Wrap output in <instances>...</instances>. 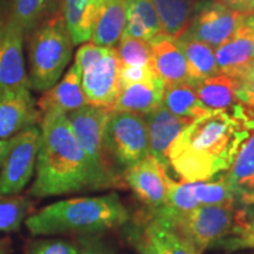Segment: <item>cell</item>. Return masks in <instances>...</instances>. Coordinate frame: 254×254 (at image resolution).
Returning <instances> with one entry per match:
<instances>
[{
  "label": "cell",
  "mask_w": 254,
  "mask_h": 254,
  "mask_svg": "<svg viewBox=\"0 0 254 254\" xmlns=\"http://www.w3.org/2000/svg\"><path fill=\"white\" fill-rule=\"evenodd\" d=\"M254 131V111H211L193 120L171 146L170 167L183 183L207 182L228 171L241 145Z\"/></svg>",
  "instance_id": "1"
},
{
  "label": "cell",
  "mask_w": 254,
  "mask_h": 254,
  "mask_svg": "<svg viewBox=\"0 0 254 254\" xmlns=\"http://www.w3.org/2000/svg\"><path fill=\"white\" fill-rule=\"evenodd\" d=\"M41 142L36 164V179L30 198L94 190L86 154L72 131L66 114L46 112L40 122Z\"/></svg>",
  "instance_id": "2"
},
{
  "label": "cell",
  "mask_w": 254,
  "mask_h": 254,
  "mask_svg": "<svg viewBox=\"0 0 254 254\" xmlns=\"http://www.w3.org/2000/svg\"><path fill=\"white\" fill-rule=\"evenodd\" d=\"M129 213L117 193L60 200L28 215L25 226L33 236L74 233L94 236L123 226Z\"/></svg>",
  "instance_id": "3"
},
{
  "label": "cell",
  "mask_w": 254,
  "mask_h": 254,
  "mask_svg": "<svg viewBox=\"0 0 254 254\" xmlns=\"http://www.w3.org/2000/svg\"><path fill=\"white\" fill-rule=\"evenodd\" d=\"M26 40L30 65L27 85L30 90L44 93L58 82L74 46L62 8L41 21Z\"/></svg>",
  "instance_id": "4"
},
{
  "label": "cell",
  "mask_w": 254,
  "mask_h": 254,
  "mask_svg": "<svg viewBox=\"0 0 254 254\" xmlns=\"http://www.w3.org/2000/svg\"><path fill=\"white\" fill-rule=\"evenodd\" d=\"M147 215L166 222L196 254H201L225 238L236 236L247 221L246 212L238 208L237 204L198 206L185 213H167L157 209L147 212Z\"/></svg>",
  "instance_id": "5"
},
{
  "label": "cell",
  "mask_w": 254,
  "mask_h": 254,
  "mask_svg": "<svg viewBox=\"0 0 254 254\" xmlns=\"http://www.w3.org/2000/svg\"><path fill=\"white\" fill-rule=\"evenodd\" d=\"M104 151L112 172L124 184V173L150 154L144 117L111 111L104 129Z\"/></svg>",
  "instance_id": "6"
},
{
  "label": "cell",
  "mask_w": 254,
  "mask_h": 254,
  "mask_svg": "<svg viewBox=\"0 0 254 254\" xmlns=\"http://www.w3.org/2000/svg\"><path fill=\"white\" fill-rule=\"evenodd\" d=\"M74 63L81 71V87L88 104L112 111L120 92V64L116 49L84 43Z\"/></svg>",
  "instance_id": "7"
},
{
  "label": "cell",
  "mask_w": 254,
  "mask_h": 254,
  "mask_svg": "<svg viewBox=\"0 0 254 254\" xmlns=\"http://www.w3.org/2000/svg\"><path fill=\"white\" fill-rule=\"evenodd\" d=\"M110 112L104 107L86 105L66 114L79 145L86 154L94 190L124 186L111 170L104 151V129Z\"/></svg>",
  "instance_id": "8"
},
{
  "label": "cell",
  "mask_w": 254,
  "mask_h": 254,
  "mask_svg": "<svg viewBox=\"0 0 254 254\" xmlns=\"http://www.w3.org/2000/svg\"><path fill=\"white\" fill-rule=\"evenodd\" d=\"M40 126H31L9 138L7 153L0 173V195H19L36 170L40 148Z\"/></svg>",
  "instance_id": "9"
},
{
  "label": "cell",
  "mask_w": 254,
  "mask_h": 254,
  "mask_svg": "<svg viewBox=\"0 0 254 254\" xmlns=\"http://www.w3.org/2000/svg\"><path fill=\"white\" fill-rule=\"evenodd\" d=\"M246 15L218 0H198L185 36L217 49L236 33Z\"/></svg>",
  "instance_id": "10"
},
{
  "label": "cell",
  "mask_w": 254,
  "mask_h": 254,
  "mask_svg": "<svg viewBox=\"0 0 254 254\" xmlns=\"http://www.w3.org/2000/svg\"><path fill=\"white\" fill-rule=\"evenodd\" d=\"M43 114L27 85L0 88V139H9L40 125Z\"/></svg>",
  "instance_id": "11"
},
{
  "label": "cell",
  "mask_w": 254,
  "mask_h": 254,
  "mask_svg": "<svg viewBox=\"0 0 254 254\" xmlns=\"http://www.w3.org/2000/svg\"><path fill=\"white\" fill-rule=\"evenodd\" d=\"M24 41L23 32L14 23L11 11L0 12V88L27 85Z\"/></svg>",
  "instance_id": "12"
},
{
  "label": "cell",
  "mask_w": 254,
  "mask_h": 254,
  "mask_svg": "<svg viewBox=\"0 0 254 254\" xmlns=\"http://www.w3.org/2000/svg\"><path fill=\"white\" fill-rule=\"evenodd\" d=\"M167 177L166 168L148 154L127 170L123 180L151 212L163 207L166 202Z\"/></svg>",
  "instance_id": "13"
},
{
  "label": "cell",
  "mask_w": 254,
  "mask_h": 254,
  "mask_svg": "<svg viewBox=\"0 0 254 254\" xmlns=\"http://www.w3.org/2000/svg\"><path fill=\"white\" fill-rule=\"evenodd\" d=\"M142 117L147 126L150 155L168 171V152L171 146L192 122L174 116L163 105H159L157 109Z\"/></svg>",
  "instance_id": "14"
},
{
  "label": "cell",
  "mask_w": 254,
  "mask_h": 254,
  "mask_svg": "<svg viewBox=\"0 0 254 254\" xmlns=\"http://www.w3.org/2000/svg\"><path fill=\"white\" fill-rule=\"evenodd\" d=\"M219 72L237 78L254 60V28L245 18L236 33L221 46L214 49Z\"/></svg>",
  "instance_id": "15"
},
{
  "label": "cell",
  "mask_w": 254,
  "mask_h": 254,
  "mask_svg": "<svg viewBox=\"0 0 254 254\" xmlns=\"http://www.w3.org/2000/svg\"><path fill=\"white\" fill-rule=\"evenodd\" d=\"M148 43L152 53V67L165 86L192 84L185 56L173 38L161 33Z\"/></svg>",
  "instance_id": "16"
},
{
  "label": "cell",
  "mask_w": 254,
  "mask_h": 254,
  "mask_svg": "<svg viewBox=\"0 0 254 254\" xmlns=\"http://www.w3.org/2000/svg\"><path fill=\"white\" fill-rule=\"evenodd\" d=\"M88 101L81 87V71L77 64H73L59 82L44 92L37 106L40 113L60 112L67 114L86 106Z\"/></svg>",
  "instance_id": "17"
},
{
  "label": "cell",
  "mask_w": 254,
  "mask_h": 254,
  "mask_svg": "<svg viewBox=\"0 0 254 254\" xmlns=\"http://www.w3.org/2000/svg\"><path fill=\"white\" fill-rule=\"evenodd\" d=\"M165 84L160 78L152 81L135 82L120 87L118 98L112 111L145 116L161 105Z\"/></svg>",
  "instance_id": "18"
},
{
  "label": "cell",
  "mask_w": 254,
  "mask_h": 254,
  "mask_svg": "<svg viewBox=\"0 0 254 254\" xmlns=\"http://www.w3.org/2000/svg\"><path fill=\"white\" fill-rule=\"evenodd\" d=\"M107 0H63L62 12L75 45L91 39L92 31Z\"/></svg>",
  "instance_id": "19"
},
{
  "label": "cell",
  "mask_w": 254,
  "mask_h": 254,
  "mask_svg": "<svg viewBox=\"0 0 254 254\" xmlns=\"http://www.w3.org/2000/svg\"><path fill=\"white\" fill-rule=\"evenodd\" d=\"M201 103L208 111H233L241 106L236 93V81L219 73L204 80L192 82Z\"/></svg>",
  "instance_id": "20"
},
{
  "label": "cell",
  "mask_w": 254,
  "mask_h": 254,
  "mask_svg": "<svg viewBox=\"0 0 254 254\" xmlns=\"http://www.w3.org/2000/svg\"><path fill=\"white\" fill-rule=\"evenodd\" d=\"M126 0H107L92 31L91 43L114 49L122 39L126 25Z\"/></svg>",
  "instance_id": "21"
},
{
  "label": "cell",
  "mask_w": 254,
  "mask_h": 254,
  "mask_svg": "<svg viewBox=\"0 0 254 254\" xmlns=\"http://www.w3.org/2000/svg\"><path fill=\"white\" fill-rule=\"evenodd\" d=\"M126 12L125 36L152 40L163 33L160 20L151 0H126Z\"/></svg>",
  "instance_id": "22"
},
{
  "label": "cell",
  "mask_w": 254,
  "mask_h": 254,
  "mask_svg": "<svg viewBox=\"0 0 254 254\" xmlns=\"http://www.w3.org/2000/svg\"><path fill=\"white\" fill-rule=\"evenodd\" d=\"M174 40L185 56L192 82L204 80L220 73L215 62L214 49L207 44L187 37L185 34H182Z\"/></svg>",
  "instance_id": "23"
},
{
  "label": "cell",
  "mask_w": 254,
  "mask_h": 254,
  "mask_svg": "<svg viewBox=\"0 0 254 254\" xmlns=\"http://www.w3.org/2000/svg\"><path fill=\"white\" fill-rule=\"evenodd\" d=\"M160 20L163 33L177 39L185 33L198 0H151Z\"/></svg>",
  "instance_id": "24"
},
{
  "label": "cell",
  "mask_w": 254,
  "mask_h": 254,
  "mask_svg": "<svg viewBox=\"0 0 254 254\" xmlns=\"http://www.w3.org/2000/svg\"><path fill=\"white\" fill-rule=\"evenodd\" d=\"M147 217L148 220L146 221L140 238L148 244L155 254H196L166 222L151 215Z\"/></svg>",
  "instance_id": "25"
},
{
  "label": "cell",
  "mask_w": 254,
  "mask_h": 254,
  "mask_svg": "<svg viewBox=\"0 0 254 254\" xmlns=\"http://www.w3.org/2000/svg\"><path fill=\"white\" fill-rule=\"evenodd\" d=\"M224 177L239 193L243 202L253 201L251 189L254 186V131L241 145L233 164Z\"/></svg>",
  "instance_id": "26"
},
{
  "label": "cell",
  "mask_w": 254,
  "mask_h": 254,
  "mask_svg": "<svg viewBox=\"0 0 254 254\" xmlns=\"http://www.w3.org/2000/svg\"><path fill=\"white\" fill-rule=\"evenodd\" d=\"M161 105L174 116L190 122L211 112L200 103L193 84H176L165 86Z\"/></svg>",
  "instance_id": "27"
},
{
  "label": "cell",
  "mask_w": 254,
  "mask_h": 254,
  "mask_svg": "<svg viewBox=\"0 0 254 254\" xmlns=\"http://www.w3.org/2000/svg\"><path fill=\"white\" fill-rule=\"evenodd\" d=\"M63 0H12L11 15L23 32L28 34L51 14L62 8Z\"/></svg>",
  "instance_id": "28"
},
{
  "label": "cell",
  "mask_w": 254,
  "mask_h": 254,
  "mask_svg": "<svg viewBox=\"0 0 254 254\" xmlns=\"http://www.w3.org/2000/svg\"><path fill=\"white\" fill-rule=\"evenodd\" d=\"M190 192L200 206L243 202L239 193L227 182L224 174L217 182L190 183Z\"/></svg>",
  "instance_id": "29"
},
{
  "label": "cell",
  "mask_w": 254,
  "mask_h": 254,
  "mask_svg": "<svg viewBox=\"0 0 254 254\" xmlns=\"http://www.w3.org/2000/svg\"><path fill=\"white\" fill-rule=\"evenodd\" d=\"M30 196L0 195V232H17L32 213Z\"/></svg>",
  "instance_id": "30"
},
{
  "label": "cell",
  "mask_w": 254,
  "mask_h": 254,
  "mask_svg": "<svg viewBox=\"0 0 254 254\" xmlns=\"http://www.w3.org/2000/svg\"><path fill=\"white\" fill-rule=\"evenodd\" d=\"M120 66H152L148 41L123 36L116 49Z\"/></svg>",
  "instance_id": "31"
},
{
  "label": "cell",
  "mask_w": 254,
  "mask_h": 254,
  "mask_svg": "<svg viewBox=\"0 0 254 254\" xmlns=\"http://www.w3.org/2000/svg\"><path fill=\"white\" fill-rule=\"evenodd\" d=\"M166 202L159 209L168 213H185L200 206L190 192V183H177L167 177Z\"/></svg>",
  "instance_id": "32"
},
{
  "label": "cell",
  "mask_w": 254,
  "mask_h": 254,
  "mask_svg": "<svg viewBox=\"0 0 254 254\" xmlns=\"http://www.w3.org/2000/svg\"><path fill=\"white\" fill-rule=\"evenodd\" d=\"M78 251V241L46 239L31 243L27 246L26 254H77Z\"/></svg>",
  "instance_id": "33"
},
{
  "label": "cell",
  "mask_w": 254,
  "mask_h": 254,
  "mask_svg": "<svg viewBox=\"0 0 254 254\" xmlns=\"http://www.w3.org/2000/svg\"><path fill=\"white\" fill-rule=\"evenodd\" d=\"M234 81L238 99L247 109L254 111V60L234 78Z\"/></svg>",
  "instance_id": "34"
},
{
  "label": "cell",
  "mask_w": 254,
  "mask_h": 254,
  "mask_svg": "<svg viewBox=\"0 0 254 254\" xmlns=\"http://www.w3.org/2000/svg\"><path fill=\"white\" fill-rule=\"evenodd\" d=\"M213 247L226 251H236L240 249H254V219L247 220L240 232L236 236H230L218 241Z\"/></svg>",
  "instance_id": "35"
},
{
  "label": "cell",
  "mask_w": 254,
  "mask_h": 254,
  "mask_svg": "<svg viewBox=\"0 0 254 254\" xmlns=\"http://www.w3.org/2000/svg\"><path fill=\"white\" fill-rule=\"evenodd\" d=\"M158 78L152 66H120L119 82L120 87L135 82L152 81Z\"/></svg>",
  "instance_id": "36"
},
{
  "label": "cell",
  "mask_w": 254,
  "mask_h": 254,
  "mask_svg": "<svg viewBox=\"0 0 254 254\" xmlns=\"http://www.w3.org/2000/svg\"><path fill=\"white\" fill-rule=\"evenodd\" d=\"M79 251L77 254H117L112 246L95 236L78 238Z\"/></svg>",
  "instance_id": "37"
},
{
  "label": "cell",
  "mask_w": 254,
  "mask_h": 254,
  "mask_svg": "<svg viewBox=\"0 0 254 254\" xmlns=\"http://www.w3.org/2000/svg\"><path fill=\"white\" fill-rule=\"evenodd\" d=\"M244 15L254 14V0H218Z\"/></svg>",
  "instance_id": "38"
},
{
  "label": "cell",
  "mask_w": 254,
  "mask_h": 254,
  "mask_svg": "<svg viewBox=\"0 0 254 254\" xmlns=\"http://www.w3.org/2000/svg\"><path fill=\"white\" fill-rule=\"evenodd\" d=\"M136 249H138L140 254H155L154 251L152 250L151 247L148 246V244L145 243L141 238H139V239L136 240Z\"/></svg>",
  "instance_id": "39"
},
{
  "label": "cell",
  "mask_w": 254,
  "mask_h": 254,
  "mask_svg": "<svg viewBox=\"0 0 254 254\" xmlns=\"http://www.w3.org/2000/svg\"><path fill=\"white\" fill-rule=\"evenodd\" d=\"M9 146V139H0V167H1L2 163H4V159L6 157V153H7Z\"/></svg>",
  "instance_id": "40"
},
{
  "label": "cell",
  "mask_w": 254,
  "mask_h": 254,
  "mask_svg": "<svg viewBox=\"0 0 254 254\" xmlns=\"http://www.w3.org/2000/svg\"><path fill=\"white\" fill-rule=\"evenodd\" d=\"M9 246H11V240L8 238L0 239V254H8Z\"/></svg>",
  "instance_id": "41"
},
{
  "label": "cell",
  "mask_w": 254,
  "mask_h": 254,
  "mask_svg": "<svg viewBox=\"0 0 254 254\" xmlns=\"http://www.w3.org/2000/svg\"><path fill=\"white\" fill-rule=\"evenodd\" d=\"M12 0H0V12L11 11Z\"/></svg>",
  "instance_id": "42"
},
{
  "label": "cell",
  "mask_w": 254,
  "mask_h": 254,
  "mask_svg": "<svg viewBox=\"0 0 254 254\" xmlns=\"http://www.w3.org/2000/svg\"><path fill=\"white\" fill-rule=\"evenodd\" d=\"M247 18H249V20L251 21V24H252V25H253V28H254V14L247 15Z\"/></svg>",
  "instance_id": "43"
}]
</instances>
